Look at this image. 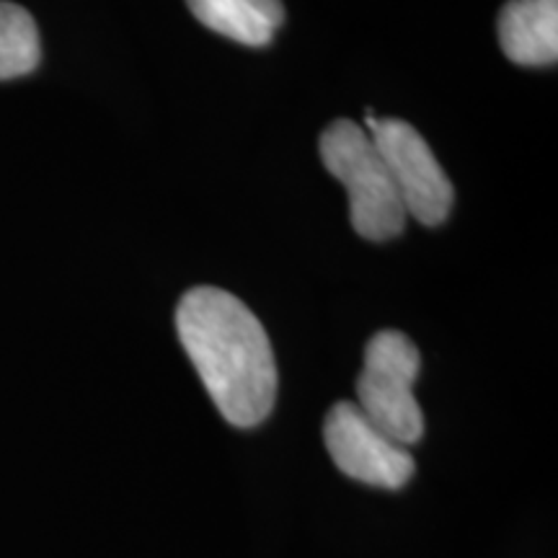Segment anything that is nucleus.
Wrapping results in <instances>:
<instances>
[{"mask_svg": "<svg viewBox=\"0 0 558 558\" xmlns=\"http://www.w3.org/2000/svg\"><path fill=\"white\" fill-rule=\"evenodd\" d=\"M177 331L226 422L248 429L271 414L277 362L262 320L220 288H194L177 308Z\"/></svg>", "mask_w": 558, "mask_h": 558, "instance_id": "nucleus-1", "label": "nucleus"}, {"mask_svg": "<svg viewBox=\"0 0 558 558\" xmlns=\"http://www.w3.org/2000/svg\"><path fill=\"white\" fill-rule=\"evenodd\" d=\"M326 171L344 184L349 218L362 239L390 241L407 228V207L369 132L352 120H337L318 140Z\"/></svg>", "mask_w": 558, "mask_h": 558, "instance_id": "nucleus-2", "label": "nucleus"}, {"mask_svg": "<svg viewBox=\"0 0 558 558\" xmlns=\"http://www.w3.org/2000/svg\"><path fill=\"white\" fill-rule=\"evenodd\" d=\"M422 369L418 349L407 333L386 329L365 349L357 378V407L390 439L409 448L424 437V414L414 396Z\"/></svg>", "mask_w": 558, "mask_h": 558, "instance_id": "nucleus-3", "label": "nucleus"}, {"mask_svg": "<svg viewBox=\"0 0 558 558\" xmlns=\"http://www.w3.org/2000/svg\"><path fill=\"white\" fill-rule=\"evenodd\" d=\"M365 130L386 160L390 179L401 194L409 218L422 226H439L452 207V184L435 153L409 122L393 117H375L367 111Z\"/></svg>", "mask_w": 558, "mask_h": 558, "instance_id": "nucleus-4", "label": "nucleus"}, {"mask_svg": "<svg viewBox=\"0 0 558 558\" xmlns=\"http://www.w3.org/2000/svg\"><path fill=\"white\" fill-rule=\"evenodd\" d=\"M324 439L333 465L362 484L403 488L414 476L416 463L409 448L375 427L357 403H333L324 422Z\"/></svg>", "mask_w": 558, "mask_h": 558, "instance_id": "nucleus-5", "label": "nucleus"}, {"mask_svg": "<svg viewBox=\"0 0 558 558\" xmlns=\"http://www.w3.org/2000/svg\"><path fill=\"white\" fill-rule=\"evenodd\" d=\"M499 45L518 65H556L558 0H509L499 13Z\"/></svg>", "mask_w": 558, "mask_h": 558, "instance_id": "nucleus-6", "label": "nucleus"}, {"mask_svg": "<svg viewBox=\"0 0 558 558\" xmlns=\"http://www.w3.org/2000/svg\"><path fill=\"white\" fill-rule=\"evenodd\" d=\"M209 32L246 47H267L284 21L282 0H186Z\"/></svg>", "mask_w": 558, "mask_h": 558, "instance_id": "nucleus-7", "label": "nucleus"}, {"mask_svg": "<svg viewBox=\"0 0 558 558\" xmlns=\"http://www.w3.org/2000/svg\"><path fill=\"white\" fill-rule=\"evenodd\" d=\"M41 60L39 29L32 13L0 0V81L21 78L37 70Z\"/></svg>", "mask_w": 558, "mask_h": 558, "instance_id": "nucleus-8", "label": "nucleus"}]
</instances>
